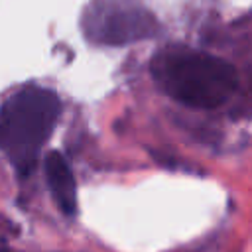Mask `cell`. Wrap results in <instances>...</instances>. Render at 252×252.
Here are the masks:
<instances>
[{
  "label": "cell",
  "instance_id": "obj_1",
  "mask_svg": "<svg viewBox=\"0 0 252 252\" xmlns=\"http://www.w3.org/2000/svg\"><path fill=\"white\" fill-rule=\"evenodd\" d=\"M150 71L156 85L167 96L193 108H217L224 104L238 83L230 63L187 45L158 49Z\"/></svg>",
  "mask_w": 252,
  "mask_h": 252
},
{
  "label": "cell",
  "instance_id": "obj_2",
  "mask_svg": "<svg viewBox=\"0 0 252 252\" xmlns=\"http://www.w3.org/2000/svg\"><path fill=\"white\" fill-rule=\"evenodd\" d=\"M59 112L57 94L41 87L16 93L0 108V152L20 175H28L35 167Z\"/></svg>",
  "mask_w": 252,
  "mask_h": 252
},
{
  "label": "cell",
  "instance_id": "obj_3",
  "mask_svg": "<svg viewBox=\"0 0 252 252\" xmlns=\"http://www.w3.org/2000/svg\"><path fill=\"white\" fill-rule=\"evenodd\" d=\"M87 37L102 45H126L150 37L158 22L142 4L134 0H93L83 14Z\"/></svg>",
  "mask_w": 252,
  "mask_h": 252
},
{
  "label": "cell",
  "instance_id": "obj_4",
  "mask_svg": "<svg viewBox=\"0 0 252 252\" xmlns=\"http://www.w3.org/2000/svg\"><path fill=\"white\" fill-rule=\"evenodd\" d=\"M45 177L59 211L73 215L77 211V187L69 163L59 152H51L45 158Z\"/></svg>",
  "mask_w": 252,
  "mask_h": 252
}]
</instances>
